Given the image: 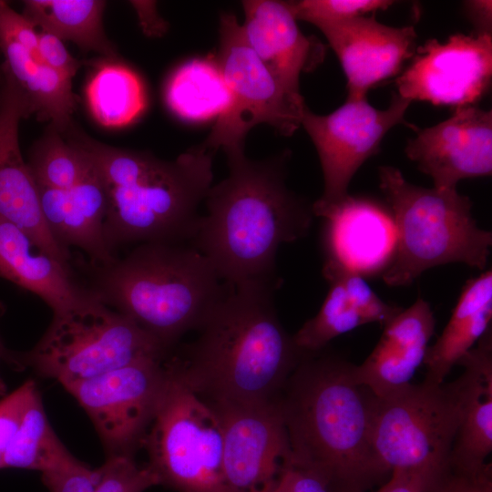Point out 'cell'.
Segmentation results:
<instances>
[{"label":"cell","instance_id":"18","mask_svg":"<svg viewBox=\"0 0 492 492\" xmlns=\"http://www.w3.org/2000/svg\"><path fill=\"white\" fill-rule=\"evenodd\" d=\"M314 216L324 220V263L363 277L383 273L395 243V226L387 207L348 194Z\"/></svg>","mask_w":492,"mask_h":492},{"label":"cell","instance_id":"24","mask_svg":"<svg viewBox=\"0 0 492 492\" xmlns=\"http://www.w3.org/2000/svg\"><path fill=\"white\" fill-rule=\"evenodd\" d=\"M492 272L487 270L463 287L451 317L436 343L428 346L424 382L438 385L451 369L491 328Z\"/></svg>","mask_w":492,"mask_h":492},{"label":"cell","instance_id":"28","mask_svg":"<svg viewBox=\"0 0 492 492\" xmlns=\"http://www.w3.org/2000/svg\"><path fill=\"white\" fill-rule=\"evenodd\" d=\"M73 456L53 430L39 392L30 403L13 440L1 456V468L53 469Z\"/></svg>","mask_w":492,"mask_h":492},{"label":"cell","instance_id":"14","mask_svg":"<svg viewBox=\"0 0 492 492\" xmlns=\"http://www.w3.org/2000/svg\"><path fill=\"white\" fill-rule=\"evenodd\" d=\"M492 78V36L456 33L445 43L429 39L416 47L395 80L398 95L454 108L475 105Z\"/></svg>","mask_w":492,"mask_h":492},{"label":"cell","instance_id":"40","mask_svg":"<svg viewBox=\"0 0 492 492\" xmlns=\"http://www.w3.org/2000/svg\"><path fill=\"white\" fill-rule=\"evenodd\" d=\"M436 471L393 470L382 484L384 492H425L429 477Z\"/></svg>","mask_w":492,"mask_h":492},{"label":"cell","instance_id":"42","mask_svg":"<svg viewBox=\"0 0 492 492\" xmlns=\"http://www.w3.org/2000/svg\"><path fill=\"white\" fill-rule=\"evenodd\" d=\"M5 89V77L2 66L0 67V108L3 103Z\"/></svg>","mask_w":492,"mask_h":492},{"label":"cell","instance_id":"34","mask_svg":"<svg viewBox=\"0 0 492 492\" xmlns=\"http://www.w3.org/2000/svg\"><path fill=\"white\" fill-rule=\"evenodd\" d=\"M98 471L95 492H144L160 485L153 468L138 464L132 455H109Z\"/></svg>","mask_w":492,"mask_h":492},{"label":"cell","instance_id":"7","mask_svg":"<svg viewBox=\"0 0 492 492\" xmlns=\"http://www.w3.org/2000/svg\"><path fill=\"white\" fill-rule=\"evenodd\" d=\"M169 350L94 296L54 313L46 332L23 361L65 386L140 360L165 359Z\"/></svg>","mask_w":492,"mask_h":492},{"label":"cell","instance_id":"33","mask_svg":"<svg viewBox=\"0 0 492 492\" xmlns=\"http://www.w3.org/2000/svg\"><path fill=\"white\" fill-rule=\"evenodd\" d=\"M394 4L389 0H302L288 5L296 18L316 27L334 24L378 10H386Z\"/></svg>","mask_w":492,"mask_h":492},{"label":"cell","instance_id":"4","mask_svg":"<svg viewBox=\"0 0 492 492\" xmlns=\"http://www.w3.org/2000/svg\"><path fill=\"white\" fill-rule=\"evenodd\" d=\"M88 155L107 197L104 236L109 250L138 242L190 243L200 205L213 180L215 151L199 146L172 161L70 134Z\"/></svg>","mask_w":492,"mask_h":492},{"label":"cell","instance_id":"10","mask_svg":"<svg viewBox=\"0 0 492 492\" xmlns=\"http://www.w3.org/2000/svg\"><path fill=\"white\" fill-rule=\"evenodd\" d=\"M216 56L229 90L230 102L217 118L203 149H244L249 131L268 124L283 136H292L302 124L307 106L300 92L284 87L269 71L246 41L233 14H222Z\"/></svg>","mask_w":492,"mask_h":492},{"label":"cell","instance_id":"35","mask_svg":"<svg viewBox=\"0 0 492 492\" xmlns=\"http://www.w3.org/2000/svg\"><path fill=\"white\" fill-rule=\"evenodd\" d=\"M425 492H492L491 464L476 471L457 469L448 464L429 477Z\"/></svg>","mask_w":492,"mask_h":492},{"label":"cell","instance_id":"11","mask_svg":"<svg viewBox=\"0 0 492 492\" xmlns=\"http://www.w3.org/2000/svg\"><path fill=\"white\" fill-rule=\"evenodd\" d=\"M411 101L394 94L386 109H378L366 98L348 100L327 115L305 108L301 127L311 138L323 176V195L313 203V212L334 205L348 193L359 168L379 150L386 133L396 125L410 126L405 114Z\"/></svg>","mask_w":492,"mask_h":492},{"label":"cell","instance_id":"32","mask_svg":"<svg viewBox=\"0 0 492 492\" xmlns=\"http://www.w3.org/2000/svg\"><path fill=\"white\" fill-rule=\"evenodd\" d=\"M323 274L326 280L335 279L342 284L349 301L365 324L378 323L384 326L403 310L384 302L366 282L364 277L356 272L323 263Z\"/></svg>","mask_w":492,"mask_h":492},{"label":"cell","instance_id":"16","mask_svg":"<svg viewBox=\"0 0 492 492\" xmlns=\"http://www.w3.org/2000/svg\"><path fill=\"white\" fill-rule=\"evenodd\" d=\"M2 67L5 89L0 108V219L22 229L46 252L70 267L69 251L58 244L46 225L37 185L19 147V122L34 113L30 100Z\"/></svg>","mask_w":492,"mask_h":492},{"label":"cell","instance_id":"29","mask_svg":"<svg viewBox=\"0 0 492 492\" xmlns=\"http://www.w3.org/2000/svg\"><path fill=\"white\" fill-rule=\"evenodd\" d=\"M27 165L37 186L59 190L72 189L91 169L87 152L52 126L35 144Z\"/></svg>","mask_w":492,"mask_h":492},{"label":"cell","instance_id":"31","mask_svg":"<svg viewBox=\"0 0 492 492\" xmlns=\"http://www.w3.org/2000/svg\"><path fill=\"white\" fill-rule=\"evenodd\" d=\"M67 75L39 62L35 74L22 88L27 95L34 113L51 120V126L63 134L70 128L77 97Z\"/></svg>","mask_w":492,"mask_h":492},{"label":"cell","instance_id":"15","mask_svg":"<svg viewBox=\"0 0 492 492\" xmlns=\"http://www.w3.org/2000/svg\"><path fill=\"white\" fill-rule=\"evenodd\" d=\"M437 189H456L465 179L492 172V112L475 105L455 108L447 119L421 129L405 149Z\"/></svg>","mask_w":492,"mask_h":492},{"label":"cell","instance_id":"26","mask_svg":"<svg viewBox=\"0 0 492 492\" xmlns=\"http://www.w3.org/2000/svg\"><path fill=\"white\" fill-rule=\"evenodd\" d=\"M169 108L179 118L199 122L219 117L230 102L229 90L215 59H192L179 67L165 87Z\"/></svg>","mask_w":492,"mask_h":492},{"label":"cell","instance_id":"41","mask_svg":"<svg viewBox=\"0 0 492 492\" xmlns=\"http://www.w3.org/2000/svg\"><path fill=\"white\" fill-rule=\"evenodd\" d=\"M464 10L472 23L476 34L491 35L492 2L487 0H470L464 2Z\"/></svg>","mask_w":492,"mask_h":492},{"label":"cell","instance_id":"39","mask_svg":"<svg viewBox=\"0 0 492 492\" xmlns=\"http://www.w3.org/2000/svg\"><path fill=\"white\" fill-rule=\"evenodd\" d=\"M276 492H328L324 482L313 472L291 463L283 472Z\"/></svg>","mask_w":492,"mask_h":492},{"label":"cell","instance_id":"17","mask_svg":"<svg viewBox=\"0 0 492 492\" xmlns=\"http://www.w3.org/2000/svg\"><path fill=\"white\" fill-rule=\"evenodd\" d=\"M337 56L347 80L348 100L401 73L416 49L414 26L395 27L362 15L318 27Z\"/></svg>","mask_w":492,"mask_h":492},{"label":"cell","instance_id":"12","mask_svg":"<svg viewBox=\"0 0 492 492\" xmlns=\"http://www.w3.org/2000/svg\"><path fill=\"white\" fill-rule=\"evenodd\" d=\"M165 360H140L64 386L91 419L108 456L132 455L144 442L168 383Z\"/></svg>","mask_w":492,"mask_h":492},{"label":"cell","instance_id":"2","mask_svg":"<svg viewBox=\"0 0 492 492\" xmlns=\"http://www.w3.org/2000/svg\"><path fill=\"white\" fill-rule=\"evenodd\" d=\"M276 282L231 286L199 329L183 359L166 362L209 404H256L279 398L307 354L282 325L274 306Z\"/></svg>","mask_w":492,"mask_h":492},{"label":"cell","instance_id":"44","mask_svg":"<svg viewBox=\"0 0 492 492\" xmlns=\"http://www.w3.org/2000/svg\"><path fill=\"white\" fill-rule=\"evenodd\" d=\"M375 492H384L382 487H380Z\"/></svg>","mask_w":492,"mask_h":492},{"label":"cell","instance_id":"27","mask_svg":"<svg viewBox=\"0 0 492 492\" xmlns=\"http://www.w3.org/2000/svg\"><path fill=\"white\" fill-rule=\"evenodd\" d=\"M91 115L108 128L125 127L137 119L146 107V94L139 77L118 62L101 63L86 88Z\"/></svg>","mask_w":492,"mask_h":492},{"label":"cell","instance_id":"6","mask_svg":"<svg viewBox=\"0 0 492 492\" xmlns=\"http://www.w3.org/2000/svg\"><path fill=\"white\" fill-rule=\"evenodd\" d=\"M379 179L395 231L393 255L381 274L385 284L409 285L426 270L452 262L486 267L492 232L478 227L467 196L414 185L391 166L379 168Z\"/></svg>","mask_w":492,"mask_h":492},{"label":"cell","instance_id":"37","mask_svg":"<svg viewBox=\"0 0 492 492\" xmlns=\"http://www.w3.org/2000/svg\"><path fill=\"white\" fill-rule=\"evenodd\" d=\"M37 392L35 382L29 380L0 400V456L15 436Z\"/></svg>","mask_w":492,"mask_h":492},{"label":"cell","instance_id":"43","mask_svg":"<svg viewBox=\"0 0 492 492\" xmlns=\"http://www.w3.org/2000/svg\"><path fill=\"white\" fill-rule=\"evenodd\" d=\"M4 356H5V350L4 349L2 343H0V358ZM5 391H6L5 384L4 383L2 377L0 376V396L5 395Z\"/></svg>","mask_w":492,"mask_h":492},{"label":"cell","instance_id":"22","mask_svg":"<svg viewBox=\"0 0 492 492\" xmlns=\"http://www.w3.org/2000/svg\"><path fill=\"white\" fill-rule=\"evenodd\" d=\"M0 276L40 297L60 313L94 297L72 278L70 267L41 249L22 229L0 219Z\"/></svg>","mask_w":492,"mask_h":492},{"label":"cell","instance_id":"36","mask_svg":"<svg viewBox=\"0 0 492 492\" xmlns=\"http://www.w3.org/2000/svg\"><path fill=\"white\" fill-rule=\"evenodd\" d=\"M49 492H95L98 468L92 469L75 456L41 474Z\"/></svg>","mask_w":492,"mask_h":492},{"label":"cell","instance_id":"3","mask_svg":"<svg viewBox=\"0 0 492 492\" xmlns=\"http://www.w3.org/2000/svg\"><path fill=\"white\" fill-rule=\"evenodd\" d=\"M353 370L341 357L307 353L278 399L292 463L319 477L328 492H366L390 476L372 444V393Z\"/></svg>","mask_w":492,"mask_h":492},{"label":"cell","instance_id":"5","mask_svg":"<svg viewBox=\"0 0 492 492\" xmlns=\"http://www.w3.org/2000/svg\"><path fill=\"white\" fill-rule=\"evenodd\" d=\"M230 288L190 243L146 242L101 266L90 291L170 349L201 327Z\"/></svg>","mask_w":492,"mask_h":492},{"label":"cell","instance_id":"38","mask_svg":"<svg viewBox=\"0 0 492 492\" xmlns=\"http://www.w3.org/2000/svg\"><path fill=\"white\" fill-rule=\"evenodd\" d=\"M36 56L38 62L73 78L81 62L70 55L63 41L56 36L40 30L38 32Z\"/></svg>","mask_w":492,"mask_h":492},{"label":"cell","instance_id":"13","mask_svg":"<svg viewBox=\"0 0 492 492\" xmlns=\"http://www.w3.org/2000/svg\"><path fill=\"white\" fill-rule=\"evenodd\" d=\"M223 429V473L229 492H276L292 461L278 399L210 404Z\"/></svg>","mask_w":492,"mask_h":492},{"label":"cell","instance_id":"23","mask_svg":"<svg viewBox=\"0 0 492 492\" xmlns=\"http://www.w3.org/2000/svg\"><path fill=\"white\" fill-rule=\"evenodd\" d=\"M463 386L461 421L449 456V466L476 471L488 463L492 451L491 328L458 363Z\"/></svg>","mask_w":492,"mask_h":492},{"label":"cell","instance_id":"9","mask_svg":"<svg viewBox=\"0 0 492 492\" xmlns=\"http://www.w3.org/2000/svg\"><path fill=\"white\" fill-rule=\"evenodd\" d=\"M166 366L168 383L143 442L149 465L177 492H229L220 416Z\"/></svg>","mask_w":492,"mask_h":492},{"label":"cell","instance_id":"45","mask_svg":"<svg viewBox=\"0 0 492 492\" xmlns=\"http://www.w3.org/2000/svg\"><path fill=\"white\" fill-rule=\"evenodd\" d=\"M0 461H1V456H0Z\"/></svg>","mask_w":492,"mask_h":492},{"label":"cell","instance_id":"21","mask_svg":"<svg viewBox=\"0 0 492 492\" xmlns=\"http://www.w3.org/2000/svg\"><path fill=\"white\" fill-rule=\"evenodd\" d=\"M37 189L46 225L62 248H80L98 267L116 259L104 236L106 192L92 162L87 174L70 190Z\"/></svg>","mask_w":492,"mask_h":492},{"label":"cell","instance_id":"25","mask_svg":"<svg viewBox=\"0 0 492 492\" xmlns=\"http://www.w3.org/2000/svg\"><path fill=\"white\" fill-rule=\"evenodd\" d=\"M105 6L99 0H27L22 15L35 27L40 26L62 41L69 40L83 50L113 58L116 48L102 25Z\"/></svg>","mask_w":492,"mask_h":492},{"label":"cell","instance_id":"46","mask_svg":"<svg viewBox=\"0 0 492 492\" xmlns=\"http://www.w3.org/2000/svg\"><path fill=\"white\" fill-rule=\"evenodd\" d=\"M1 343V342H0Z\"/></svg>","mask_w":492,"mask_h":492},{"label":"cell","instance_id":"1","mask_svg":"<svg viewBox=\"0 0 492 492\" xmlns=\"http://www.w3.org/2000/svg\"><path fill=\"white\" fill-rule=\"evenodd\" d=\"M225 153L229 174L210 189L190 244L230 286L278 283V249L308 234L313 203L286 185L288 152L262 160L247 158L244 149Z\"/></svg>","mask_w":492,"mask_h":492},{"label":"cell","instance_id":"19","mask_svg":"<svg viewBox=\"0 0 492 492\" xmlns=\"http://www.w3.org/2000/svg\"><path fill=\"white\" fill-rule=\"evenodd\" d=\"M242 7L241 26L249 46L278 81L300 92L301 74L323 61L325 46L301 31L288 2L246 0Z\"/></svg>","mask_w":492,"mask_h":492},{"label":"cell","instance_id":"30","mask_svg":"<svg viewBox=\"0 0 492 492\" xmlns=\"http://www.w3.org/2000/svg\"><path fill=\"white\" fill-rule=\"evenodd\" d=\"M326 281L329 291L319 312L292 335L296 346L306 353L320 352L335 337L365 324L342 284L335 279Z\"/></svg>","mask_w":492,"mask_h":492},{"label":"cell","instance_id":"20","mask_svg":"<svg viewBox=\"0 0 492 492\" xmlns=\"http://www.w3.org/2000/svg\"><path fill=\"white\" fill-rule=\"evenodd\" d=\"M435 327L436 318L430 304L417 298L384 326L377 344L364 363L354 364L356 383L375 396L411 384L416 370L424 364Z\"/></svg>","mask_w":492,"mask_h":492},{"label":"cell","instance_id":"8","mask_svg":"<svg viewBox=\"0 0 492 492\" xmlns=\"http://www.w3.org/2000/svg\"><path fill=\"white\" fill-rule=\"evenodd\" d=\"M460 377L438 385L422 382L383 396L371 395V438L385 470L437 471L448 465L461 421Z\"/></svg>","mask_w":492,"mask_h":492}]
</instances>
